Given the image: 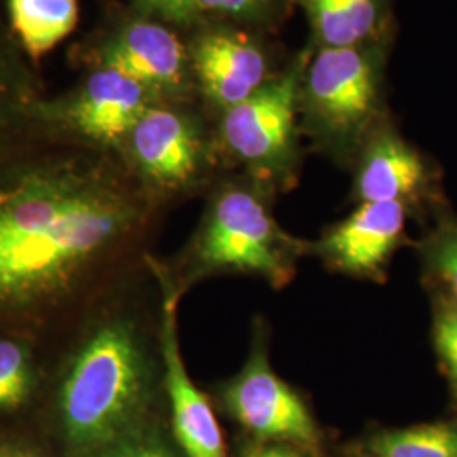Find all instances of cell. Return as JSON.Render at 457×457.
Returning a JSON list of instances; mask_svg holds the SVG:
<instances>
[{
  "mask_svg": "<svg viewBox=\"0 0 457 457\" xmlns=\"http://www.w3.org/2000/svg\"><path fill=\"white\" fill-rule=\"evenodd\" d=\"M296 100V79L288 75L264 83L254 96L228 109L222 136L228 149L258 170L281 166L294 147Z\"/></svg>",
  "mask_w": 457,
  "mask_h": 457,
  "instance_id": "5b68a950",
  "label": "cell"
},
{
  "mask_svg": "<svg viewBox=\"0 0 457 457\" xmlns=\"http://www.w3.org/2000/svg\"><path fill=\"white\" fill-rule=\"evenodd\" d=\"M375 63L356 48H324L309 70L305 97L315 119L336 134H351L373 114Z\"/></svg>",
  "mask_w": 457,
  "mask_h": 457,
  "instance_id": "8992f818",
  "label": "cell"
},
{
  "mask_svg": "<svg viewBox=\"0 0 457 457\" xmlns=\"http://www.w3.org/2000/svg\"><path fill=\"white\" fill-rule=\"evenodd\" d=\"M129 137L134 162L149 180L175 188L195 177L200 141L194 126L180 114L149 107Z\"/></svg>",
  "mask_w": 457,
  "mask_h": 457,
  "instance_id": "9c48e42d",
  "label": "cell"
},
{
  "mask_svg": "<svg viewBox=\"0 0 457 457\" xmlns=\"http://www.w3.org/2000/svg\"><path fill=\"white\" fill-rule=\"evenodd\" d=\"M0 457H43L33 447L14 441H0Z\"/></svg>",
  "mask_w": 457,
  "mask_h": 457,
  "instance_id": "cb8c5ba5",
  "label": "cell"
},
{
  "mask_svg": "<svg viewBox=\"0 0 457 457\" xmlns=\"http://www.w3.org/2000/svg\"><path fill=\"white\" fill-rule=\"evenodd\" d=\"M33 385L28 349L12 339H0V411H12L24 405Z\"/></svg>",
  "mask_w": 457,
  "mask_h": 457,
  "instance_id": "e0dca14e",
  "label": "cell"
},
{
  "mask_svg": "<svg viewBox=\"0 0 457 457\" xmlns=\"http://www.w3.org/2000/svg\"><path fill=\"white\" fill-rule=\"evenodd\" d=\"M151 9L168 19L183 21L198 12V0H154Z\"/></svg>",
  "mask_w": 457,
  "mask_h": 457,
  "instance_id": "7402d4cb",
  "label": "cell"
},
{
  "mask_svg": "<svg viewBox=\"0 0 457 457\" xmlns=\"http://www.w3.org/2000/svg\"><path fill=\"white\" fill-rule=\"evenodd\" d=\"M149 90L114 70L96 71L71 107V120L85 136L115 143L131 134L149 109Z\"/></svg>",
  "mask_w": 457,
  "mask_h": 457,
  "instance_id": "7c38bea8",
  "label": "cell"
},
{
  "mask_svg": "<svg viewBox=\"0 0 457 457\" xmlns=\"http://www.w3.org/2000/svg\"><path fill=\"white\" fill-rule=\"evenodd\" d=\"M405 230V204L362 202L334 228L320 249L327 260L347 273L371 275L390 258Z\"/></svg>",
  "mask_w": 457,
  "mask_h": 457,
  "instance_id": "ba28073f",
  "label": "cell"
},
{
  "mask_svg": "<svg viewBox=\"0 0 457 457\" xmlns=\"http://www.w3.org/2000/svg\"><path fill=\"white\" fill-rule=\"evenodd\" d=\"M132 219L122 196L80 179L34 175L0 188V309L62 292Z\"/></svg>",
  "mask_w": 457,
  "mask_h": 457,
  "instance_id": "6da1fadb",
  "label": "cell"
},
{
  "mask_svg": "<svg viewBox=\"0 0 457 457\" xmlns=\"http://www.w3.org/2000/svg\"><path fill=\"white\" fill-rule=\"evenodd\" d=\"M139 2H141L145 7H147V9H151V5L154 4V0H139Z\"/></svg>",
  "mask_w": 457,
  "mask_h": 457,
  "instance_id": "d4e9b609",
  "label": "cell"
},
{
  "mask_svg": "<svg viewBox=\"0 0 457 457\" xmlns=\"http://www.w3.org/2000/svg\"><path fill=\"white\" fill-rule=\"evenodd\" d=\"M428 183L422 156L395 134L378 136L361 163L356 194L361 202H405Z\"/></svg>",
  "mask_w": 457,
  "mask_h": 457,
  "instance_id": "4fadbf2b",
  "label": "cell"
},
{
  "mask_svg": "<svg viewBox=\"0 0 457 457\" xmlns=\"http://www.w3.org/2000/svg\"><path fill=\"white\" fill-rule=\"evenodd\" d=\"M375 457H457V425L427 424L381 432L370 441Z\"/></svg>",
  "mask_w": 457,
  "mask_h": 457,
  "instance_id": "2e32d148",
  "label": "cell"
},
{
  "mask_svg": "<svg viewBox=\"0 0 457 457\" xmlns=\"http://www.w3.org/2000/svg\"><path fill=\"white\" fill-rule=\"evenodd\" d=\"M424 258L428 271L445 287V296L457 303V220L442 222L428 237Z\"/></svg>",
  "mask_w": 457,
  "mask_h": 457,
  "instance_id": "ac0fdd59",
  "label": "cell"
},
{
  "mask_svg": "<svg viewBox=\"0 0 457 457\" xmlns=\"http://www.w3.org/2000/svg\"><path fill=\"white\" fill-rule=\"evenodd\" d=\"M194 66L204 92L224 111L268 83L262 49L243 34L222 31L204 36L194 49Z\"/></svg>",
  "mask_w": 457,
  "mask_h": 457,
  "instance_id": "30bf717a",
  "label": "cell"
},
{
  "mask_svg": "<svg viewBox=\"0 0 457 457\" xmlns=\"http://www.w3.org/2000/svg\"><path fill=\"white\" fill-rule=\"evenodd\" d=\"M326 48H356L376 22L375 0H305Z\"/></svg>",
  "mask_w": 457,
  "mask_h": 457,
  "instance_id": "9a60e30c",
  "label": "cell"
},
{
  "mask_svg": "<svg viewBox=\"0 0 457 457\" xmlns=\"http://www.w3.org/2000/svg\"><path fill=\"white\" fill-rule=\"evenodd\" d=\"M87 457H179L154 432L136 427L114 442L100 447Z\"/></svg>",
  "mask_w": 457,
  "mask_h": 457,
  "instance_id": "ffe728a7",
  "label": "cell"
},
{
  "mask_svg": "<svg viewBox=\"0 0 457 457\" xmlns=\"http://www.w3.org/2000/svg\"><path fill=\"white\" fill-rule=\"evenodd\" d=\"M104 66L146 90H173L183 82L185 49L163 26L137 21L104 49Z\"/></svg>",
  "mask_w": 457,
  "mask_h": 457,
  "instance_id": "8fae6325",
  "label": "cell"
},
{
  "mask_svg": "<svg viewBox=\"0 0 457 457\" xmlns=\"http://www.w3.org/2000/svg\"><path fill=\"white\" fill-rule=\"evenodd\" d=\"M434 345L457 395V303L441 295L434 311Z\"/></svg>",
  "mask_w": 457,
  "mask_h": 457,
  "instance_id": "d6986e66",
  "label": "cell"
},
{
  "mask_svg": "<svg viewBox=\"0 0 457 457\" xmlns=\"http://www.w3.org/2000/svg\"><path fill=\"white\" fill-rule=\"evenodd\" d=\"M224 400L232 417L256 437L317 447L319 434L309 410L271 371L262 351H256L243 373L232 379Z\"/></svg>",
  "mask_w": 457,
  "mask_h": 457,
  "instance_id": "277c9868",
  "label": "cell"
},
{
  "mask_svg": "<svg viewBox=\"0 0 457 457\" xmlns=\"http://www.w3.org/2000/svg\"><path fill=\"white\" fill-rule=\"evenodd\" d=\"M177 300V294L164 292L162 347L173 434L185 457H228L226 442L212 407L205 395L196 388L181 358Z\"/></svg>",
  "mask_w": 457,
  "mask_h": 457,
  "instance_id": "52a82bcc",
  "label": "cell"
},
{
  "mask_svg": "<svg viewBox=\"0 0 457 457\" xmlns=\"http://www.w3.org/2000/svg\"><path fill=\"white\" fill-rule=\"evenodd\" d=\"M149 395L146 358L131 326L109 322L85 341L60 390L68 445L87 457L139 427Z\"/></svg>",
  "mask_w": 457,
  "mask_h": 457,
  "instance_id": "7a4b0ae2",
  "label": "cell"
},
{
  "mask_svg": "<svg viewBox=\"0 0 457 457\" xmlns=\"http://www.w3.org/2000/svg\"><path fill=\"white\" fill-rule=\"evenodd\" d=\"M290 249L262 200L230 188L215 200L196 254L207 268L256 273L281 285L294 271Z\"/></svg>",
  "mask_w": 457,
  "mask_h": 457,
  "instance_id": "3957f363",
  "label": "cell"
},
{
  "mask_svg": "<svg viewBox=\"0 0 457 457\" xmlns=\"http://www.w3.org/2000/svg\"><path fill=\"white\" fill-rule=\"evenodd\" d=\"M268 0H198V12L209 11L224 16H247L260 11Z\"/></svg>",
  "mask_w": 457,
  "mask_h": 457,
  "instance_id": "44dd1931",
  "label": "cell"
},
{
  "mask_svg": "<svg viewBox=\"0 0 457 457\" xmlns=\"http://www.w3.org/2000/svg\"><path fill=\"white\" fill-rule=\"evenodd\" d=\"M12 26L24 48L41 58L77 28L79 0H9Z\"/></svg>",
  "mask_w": 457,
  "mask_h": 457,
  "instance_id": "5bb4252c",
  "label": "cell"
},
{
  "mask_svg": "<svg viewBox=\"0 0 457 457\" xmlns=\"http://www.w3.org/2000/svg\"><path fill=\"white\" fill-rule=\"evenodd\" d=\"M243 457H300L295 451H290L288 447L283 445H256V447H249L245 451Z\"/></svg>",
  "mask_w": 457,
  "mask_h": 457,
  "instance_id": "603a6c76",
  "label": "cell"
}]
</instances>
